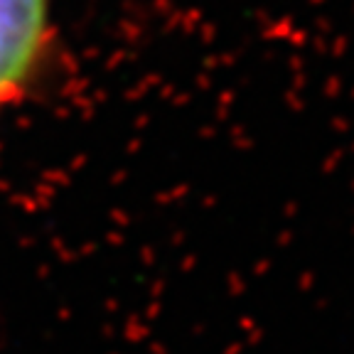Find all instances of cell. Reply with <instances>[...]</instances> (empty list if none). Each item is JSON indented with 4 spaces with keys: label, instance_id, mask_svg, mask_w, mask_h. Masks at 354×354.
Listing matches in <instances>:
<instances>
[{
    "label": "cell",
    "instance_id": "cell-1",
    "mask_svg": "<svg viewBox=\"0 0 354 354\" xmlns=\"http://www.w3.org/2000/svg\"><path fill=\"white\" fill-rule=\"evenodd\" d=\"M52 0H0V106L20 94L42 57Z\"/></svg>",
    "mask_w": 354,
    "mask_h": 354
}]
</instances>
